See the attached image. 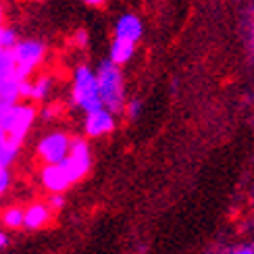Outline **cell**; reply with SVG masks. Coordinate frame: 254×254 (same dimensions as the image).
<instances>
[{"label": "cell", "mask_w": 254, "mask_h": 254, "mask_svg": "<svg viewBox=\"0 0 254 254\" xmlns=\"http://www.w3.org/2000/svg\"><path fill=\"white\" fill-rule=\"evenodd\" d=\"M73 102L79 109L86 111V115L104 109L100 86H98V75L86 65H79L75 69V77H73Z\"/></svg>", "instance_id": "obj_1"}, {"label": "cell", "mask_w": 254, "mask_h": 254, "mask_svg": "<svg viewBox=\"0 0 254 254\" xmlns=\"http://www.w3.org/2000/svg\"><path fill=\"white\" fill-rule=\"evenodd\" d=\"M98 75V86H100V96H102V104L104 109L115 113L123 111V75L121 69L115 65L113 61H102L100 67L96 71Z\"/></svg>", "instance_id": "obj_2"}, {"label": "cell", "mask_w": 254, "mask_h": 254, "mask_svg": "<svg viewBox=\"0 0 254 254\" xmlns=\"http://www.w3.org/2000/svg\"><path fill=\"white\" fill-rule=\"evenodd\" d=\"M44 44L38 40H23L13 48V57H15V63H17V75L19 79H27L29 73L34 71L42 59H44Z\"/></svg>", "instance_id": "obj_3"}, {"label": "cell", "mask_w": 254, "mask_h": 254, "mask_svg": "<svg viewBox=\"0 0 254 254\" xmlns=\"http://www.w3.org/2000/svg\"><path fill=\"white\" fill-rule=\"evenodd\" d=\"M71 140L67 133L63 131H52L46 137H42L38 144V156L46 165H61L71 152Z\"/></svg>", "instance_id": "obj_4"}, {"label": "cell", "mask_w": 254, "mask_h": 254, "mask_svg": "<svg viewBox=\"0 0 254 254\" xmlns=\"http://www.w3.org/2000/svg\"><path fill=\"white\" fill-rule=\"evenodd\" d=\"M92 158H90V148L88 142H83L81 137H73L71 140V152L65 161L61 163V167L65 169V173L69 175L71 184H75L77 179H81L90 171Z\"/></svg>", "instance_id": "obj_5"}, {"label": "cell", "mask_w": 254, "mask_h": 254, "mask_svg": "<svg viewBox=\"0 0 254 254\" xmlns=\"http://www.w3.org/2000/svg\"><path fill=\"white\" fill-rule=\"evenodd\" d=\"M34 119H36V109L31 107V104H17L15 117H13V123H10V129H8V135L13 137L17 144H21L23 142V137L27 135Z\"/></svg>", "instance_id": "obj_6"}, {"label": "cell", "mask_w": 254, "mask_h": 254, "mask_svg": "<svg viewBox=\"0 0 254 254\" xmlns=\"http://www.w3.org/2000/svg\"><path fill=\"white\" fill-rule=\"evenodd\" d=\"M42 184L52 194H63L71 186V179L61 165H46L42 169Z\"/></svg>", "instance_id": "obj_7"}, {"label": "cell", "mask_w": 254, "mask_h": 254, "mask_svg": "<svg viewBox=\"0 0 254 254\" xmlns=\"http://www.w3.org/2000/svg\"><path fill=\"white\" fill-rule=\"evenodd\" d=\"M115 129V117L107 109H100L96 113H88L86 117V133L92 137H98L104 133H111Z\"/></svg>", "instance_id": "obj_8"}, {"label": "cell", "mask_w": 254, "mask_h": 254, "mask_svg": "<svg viewBox=\"0 0 254 254\" xmlns=\"http://www.w3.org/2000/svg\"><path fill=\"white\" fill-rule=\"evenodd\" d=\"M115 38L127 40V42H135L142 38V21L131 13H125L119 17L117 25H115Z\"/></svg>", "instance_id": "obj_9"}, {"label": "cell", "mask_w": 254, "mask_h": 254, "mask_svg": "<svg viewBox=\"0 0 254 254\" xmlns=\"http://www.w3.org/2000/svg\"><path fill=\"white\" fill-rule=\"evenodd\" d=\"M21 81L19 75H10L6 79H0V107H17V100L21 98Z\"/></svg>", "instance_id": "obj_10"}, {"label": "cell", "mask_w": 254, "mask_h": 254, "mask_svg": "<svg viewBox=\"0 0 254 254\" xmlns=\"http://www.w3.org/2000/svg\"><path fill=\"white\" fill-rule=\"evenodd\" d=\"M50 206L48 204H42V202H34L25 208V225L27 229H40L44 227L48 221H50Z\"/></svg>", "instance_id": "obj_11"}, {"label": "cell", "mask_w": 254, "mask_h": 254, "mask_svg": "<svg viewBox=\"0 0 254 254\" xmlns=\"http://www.w3.org/2000/svg\"><path fill=\"white\" fill-rule=\"evenodd\" d=\"M19 146L13 137H10L4 129H0V167L6 169L10 163L17 158V152H19Z\"/></svg>", "instance_id": "obj_12"}, {"label": "cell", "mask_w": 254, "mask_h": 254, "mask_svg": "<svg viewBox=\"0 0 254 254\" xmlns=\"http://www.w3.org/2000/svg\"><path fill=\"white\" fill-rule=\"evenodd\" d=\"M133 50H135V44L133 42H127V40H119L115 38L113 44H111V57L109 61H113L115 65H123V63H127L131 57H133Z\"/></svg>", "instance_id": "obj_13"}, {"label": "cell", "mask_w": 254, "mask_h": 254, "mask_svg": "<svg viewBox=\"0 0 254 254\" xmlns=\"http://www.w3.org/2000/svg\"><path fill=\"white\" fill-rule=\"evenodd\" d=\"M2 225L8 227V229H17V227H23L25 225V208L21 206H8L2 210Z\"/></svg>", "instance_id": "obj_14"}, {"label": "cell", "mask_w": 254, "mask_h": 254, "mask_svg": "<svg viewBox=\"0 0 254 254\" xmlns=\"http://www.w3.org/2000/svg\"><path fill=\"white\" fill-rule=\"evenodd\" d=\"M50 86H52V81L50 77H38L34 81V92H31V100H44L48 96V92H50Z\"/></svg>", "instance_id": "obj_15"}, {"label": "cell", "mask_w": 254, "mask_h": 254, "mask_svg": "<svg viewBox=\"0 0 254 254\" xmlns=\"http://www.w3.org/2000/svg\"><path fill=\"white\" fill-rule=\"evenodd\" d=\"M17 44H19V40H17L15 29L0 25V46H2L4 50H13Z\"/></svg>", "instance_id": "obj_16"}, {"label": "cell", "mask_w": 254, "mask_h": 254, "mask_svg": "<svg viewBox=\"0 0 254 254\" xmlns=\"http://www.w3.org/2000/svg\"><path fill=\"white\" fill-rule=\"evenodd\" d=\"M140 111H142V102L140 100H129V104H127V115H129V119H137Z\"/></svg>", "instance_id": "obj_17"}, {"label": "cell", "mask_w": 254, "mask_h": 254, "mask_svg": "<svg viewBox=\"0 0 254 254\" xmlns=\"http://www.w3.org/2000/svg\"><path fill=\"white\" fill-rule=\"evenodd\" d=\"M63 204H65V198H63V194H52L50 200H48L50 210H61Z\"/></svg>", "instance_id": "obj_18"}, {"label": "cell", "mask_w": 254, "mask_h": 254, "mask_svg": "<svg viewBox=\"0 0 254 254\" xmlns=\"http://www.w3.org/2000/svg\"><path fill=\"white\" fill-rule=\"evenodd\" d=\"M31 92H34V81L29 79L21 81V98H31Z\"/></svg>", "instance_id": "obj_19"}, {"label": "cell", "mask_w": 254, "mask_h": 254, "mask_svg": "<svg viewBox=\"0 0 254 254\" xmlns=\"http://www.w3.org/2000/svg\"><path fill=\"white\" fill-rule=\"evenodd\" d=\"M8 184H10V175H8V169H2V167H0V194H2L4 190L8 188Z\"/></svg>", "instance_id": "obj_20"}, {"label": "cell", "mask_w": 254, "mask_h": 254, "mask_svg": "<svg viewBox=\"0 0 254 254\" xmlns=\"http://www.w3.org/2000/svg\"><path fill=\"white\" fill-rule=\"evenodd\" d=\"M59 113V107H46L44 111H42V115H44V119H55V115Z\"/></svg>", "instance_id": "obj_21"}, {"label": "cell", "mask_w": 254, "mask_h": 254, "mask_svg": "<svg viewBox=\"0 0 254 254\" xmlns=\"http://www.w3.org/2000/svg\"><path fill=\"white\" fill-rule=\"evenodd\" d=\"M75 42H77L79 46L86 44V42H88V34H86V29H79V31H77V34H75Z\"/></svg>", "instance_id": "obj_22"}, {"label": "cell", "mask_w": 254, "mask_h": 254, "mask_svg": "<svg viewBox=\"0 0 254 254\" xmlns=\"http://www.w3.org/2000/svg\"><path fill=\"white\" fill-rule=\"evenodd\" d=\"M225 254H254V248L252 246H242V248H236V250L225 252Z\"/></svg>", "instance_id": "obj_23"}, {"label": "cell", "mask_w": 254, "mask_h": 254, "mask_svg": "<svg viewBox=\"0 0 254 254\" xmlns=\"http://www.w3.org/2000/svg\"><path fill=\"white\" fill-rule=\"evenodd\" d=\"M83 2H86V4H92V6H102L104 2H107V0H83Z\"/></svg>", "instance_id": "obj_24"}, {"label": "cell", "mask_w": 254, "mask_h": 254, "mask_svg": "<svg viewBox=\"0 0 254 254\" xmlns=\"http://www.w3.org/2000/svg\"><path fill=\"white\" fill-rule=\"evenodd\" d=\"M4 246H6V236L0 231V248H4Z\"/></svg>", "instance_id": "obj_25"}, {"label": "cell", "mask_w": 254, "mask_h": 254, "mask_svg": "<svg viewBox=\"0 0 254 254\" xmlns=\"http://www.w3.org/2000/svg\"><path fill=\"white\" fill-rule=\"evenodd\" d=\"M2 17H4V10H2V4H0V25H2Z\"/></svg>", "instance_id": "obj_26"}, {"label": "cell", "mask_w": 254, "mask_h": 254, "mask_svg": "<svg viewBox=\"0 0 254 254\" xmlns=\"http://www.w3.org/2000/svg\"><path fill=\"white\" fill-rule=\"evenodd\" d=\"M2 52H4V48H2V46H0V55H2Z\"/></svg>", "instance_id": "obj_27"}, {"label": "cell", "mask_w": 254, "mask_h": 254, "mask_svg": "<svg viewBox=\"0 0 254 254\" xmlns=\"http://www.w3.org/2000/svg\"><path fill=\"white\" fill-rule=\"evenodd\" d=\"M36 2H42V0H36Z\"/></svg>", "instance_id": "obj_28"}]
</instances>
